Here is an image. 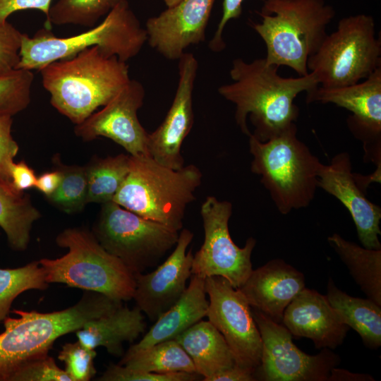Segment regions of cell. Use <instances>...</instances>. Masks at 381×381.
Wrapping results in <instances>:
<instances>
[{
	"mask_svg": "<svg viewBox=\"0 0 381 381\" xmlns=\"http://www.w3.org/2000/svg\"><path fill=\"white\" fill-rule=\"evenodd\" d=\"M278 68L268 64L265 58L251 62L235 59L229 71L233 82L218 88L219 94L235 105L236 123L242 133L248 137L252 134L262 142L296 123L299 109L295 98L319 86L310 73L284 78L278 73Z\"/></svg>",
	"mask_w": 381,
	"mask_h": 381,
	"instance_id": "6da1fadb",
	"label": "cell"
},
{
	"mask_svg": "<svg viewBox=\"0 0 381 381\" xmlns=\"http://www.w3.org/2000/svg\"><path fill=\"white\" fill-rule=\"evenodd\" d=\"M39 71L51 104L75 125L106 105L131 80L126 62L107 56L97 46Z\"/></svg>",
	"mask_w": 381,
	"mask_h": 381,
	"instance_id": "7a4b0ae2",
	"label": "cell"
},
{
	"mask_svg": "<svg viewBox=\"0 0 381 381\" xmlns=\"http://www.w3.org/2000/svg\"><path fill=\"white\" fill-rule=\"evenodd\" d=\"M122 302L85 291L75 305L62 310H13L18 318L7 316L3 321L5 330L0 334V381H10L24 361L49 352L58 338L80 329L91 319L114 310Z\"/></svg>",
	"mask_w": 381,
	"mask_h": 381,
	"instance_id": "3957f363",
	"label": "cell"
},
{
	"mask_svg": "<svg viewBox=\"0 0 381 381\" xmlns=\"http://www.w3.org/2000/svg\"><path fill=\"white\" fill-rule=\"evenodd\" d=\"M258 14L261 22L250 26L265 44L266 62L307 75L308 59L326 37L334 8L325 0H266Z\"/></svg>",
	"mask_w": 381,
	"mask_h": 381,
	"instance_id": "277c9868",
	"label": "cell"
},
{
	"mask_svg": "<svg viewBox=\"0 0 381 381\" xmlns=\"http://www.w3.org/2000/svg\"><path fill=\"white\" fill-rule=\"evenodd\" d=\"M202 174L194 164L173 169L147 155H130L128 174L113 201L145 219L179 231Z\"/></svg>",
	"mask_w": 381,
	"mask_h": 381,
	"instance_id": "5b68a950",
	"label": "cell"
},
{
	"mask_svg": "<svg viewBox=\"0 0 381 381\" xmlns=\"http://www.w3.org/2000/svg\"><path fill=\"white\" fill-rule=\"evenodd\" d=\"M145 42V29L128 2L119 0L98 25L79 35L59 37L47 29L32 37L23 33L16 69L40 71L52 62L73 56L95 46L107 56H115L126 62L139 54Z\"/></svg>",
	"mask_w": 381,
	"mask_h": 381,
	"instance_id": "8992f818",
	"label": "cell"
},
{
	"mask_svg": "<svg viewBox=\"0 0 381 381\" xmlns=\"http://www.w3.org/2000/svg\"><path fill=\"white\" fill-rule=\"evenodd\" d=\"M296 133L294 123L265 142L252 134L248 137L253 156L250 170L260 176L261 183L282 214L307 207L318 188L321 162Z\"/></svg>",
	"mask_w": 381,
	"mask_h": 381,
	"instance_id": "52a82bcc",
	"label": "cell"
},
{
	"mask_svg": "<svg viewBox=\"0 0 381 381\" xmlns=\"http://www.w3.org/2000/svg\"><path fill=\"white\" fill-rule=\"evenodd\" d=\"M56 243L68 252L59 258L39 260L47 283H61L121 301L132 299L135 276L100 245L92 231L82 227L66 229Z\"/></svg>",
	"mask_w": 381,
	"mask_h": 381,
	"instance_id": "ba28073f",
	"label": "cell"
},
{
	"mask_svg": "<svg viewBox=\"0 0 381 381\" xmlns=\"http://www.w3.org/2000/svg\"><path fill=\"white\" fill-rule=\"evenodd\" d=\"M380 66V37L374 18L365 13L341 18L307 62L308 73L325 88L356 84Z\"/></svg>",
	"mask_w": 381,
	"mask_h": 381,
	"instance_id": "9c48e42d",
	"label": "cell"
},
{
	"mask_svg": "<svg viewBox=\"0 0 381 381\" xmlns=\"http://www.w3.org/2000/svg\"><path fill=\"white\" fill-rule=\"evenodd\" d=\"M92 232L100 245L135 276L156 265L175 246L179 234L113 200L102 204Z\"/></svg>",
	"mask_w": 381,
	"mask_h": 381,
	"instance_id": "30bf717a",
	"label": "cell"
},
{
	"mask_svg": "<svg viewBox=\"0 0 381 381\" xmlns=\"http://www.w3.org/2000/svg\"><path fill=\"white\" fill-rule=\"evenodd\" d=\"M232 204L207 196L200 207L205 238L193 255L191 272L205 278L220 276L236 289L240 288L253 271L251 255L256 240L250 237L245 246H236L229 234Z\"/></svg>",
	"mask_w": 381,
	"mask_h": 381,
	"instance_id": "8fae6325",
	"label": "cell"
},
{
	"mask_svg": "<svg viewBox=\"0 0 381 381\" xmlns=\"http://www.w3.org/2000/svg\"><path fill=\"white\" fill-rule=\"evenodd\" d=\"M251 311L262 344L260 364L254 373L256 380L328 381L331 370L340 363L338 354L325 348L308 355L294 344L282 324L255 308Z\"/></svg>",
	"mask_w": 381,
	"mask_h": 381,
	"instance_id": "7c38bea8",
	"label": "cell"
},
{
	"mask_svg": "<svg viewBox=\"0 0 381 381\" xmlns=\"http://www.w3.org/2000/svg\"><path fill=\"white\" fill-rule=\"evenodd\" d=\"M205 291L208 321L224 337L236 363L255 373L260 364L262 344L251 307L241 291L222 277H206Z\"/></svg>",
	"mask_w": 381,
	"mask_h": 381,
	"instance_id": "4fadbf2b",
	"label": "cell"
},
{
	"mask_svg": "<svg viewBox=\"0 0 381 381\" xmlns=\"http://www.w3.org/2000/svg\"><path fill=\"white\" fill-rule=\"evenodd\" d=\"M308 103H332L351 112L347 126L363 143L364 159L376 165L381 176V66L362 82L332 88L318 87L307 94Z\"/></svg>",
	"mask_w": 381,
	"mask_h": 381,
	"instance_id": "5bb4252c",
	"label": "cell"
},
{
	"mask_svg": "<svg viewBox=\"0 0 381 381\" xmlns=\"http://www.w3.org/2000/svg\"><path fill=\"white\" fill-rule=\"evenodd\" d=\"M145 96L142 83L131 79L101 110L75 125V135L85 141L106 137L123 147L130 155L149 156L148 133L137 115Z\"/></svg>",
	"mask_w": 381,
	"mask_h": 381,
	"instance_id": "9a60e30c",
	"label": "cell"
},
{
	"mask_svg": "<svg viewBox=\"0 0 381 381\" xmlns=\"http://www.w3.org/2000/svg\"><path fill=\"white\" fill-rule=\"evenodd\" d=\"M179 61V81L172 104L159 126L148 133L147 142L148 155L173 169L184 166L181 146L193 124V91L198 68L191 53L185 52Z\"/></svg>",
	"mask_w": 381,
	"mask_h": 381,
	"instance_id": "2e32d148",
	"label": "cell"
},
{
	"mask_svg": "<svg viewBox=\"0 0 381 381\" xmlns=\"http://www.w3.org/2000/svg\"><path fill=\"white\" fill-rule=\"evenodd\" d=\"M359 175L352 171L349 154L342 152L334 156L329 164L321 163L318 186L335 197L348 210L363 247L381 249V208L366 198L367 188L361 182Z\"/></svg>",
	"mask_w": 381,
	"mask_h": 381,
	"instance_id": "e0dca14e",
	"label": "cell"
},
{
	"mask_svg": "<svg viewBox=\"0 0 381 381\" xmlns=\"http://www.w3.org/2000/svg\"><path fill=\"white\" fill-rule=\"evenodd\" d=\"M193 234L184 229L179 232L174 250L153 272L135 276L132 299L150 320L155 322L182 296L191 277L192 250L186 252Z\"/></svg>",
	"mask_w": 381,
	"mask_h": 381,
	"instance_id": "ac0fdd59",
	"label": "cell"
},
{
	"mask_svg": "<svg viewBox=\"0 0 381 381\" xmlns=\"http://www.w3.org/2000/svg\"><path fill=\"white\" fill-rule=\"evenodd\" d=\"M215 0H181L147 19V42L168 60H177L191 45L205 41Z\"/></svg>",
	"mask_w": 381,
	"mask_h": 381,
	"instance_id": "d6986e66",
	"label": "cell"
},
{
	"mask_svg": "<svg viewBox=\"0 0 381 381\" xmlns=\"http://www.w3.org/2000/svg\"><path fill=\"white\" fill-rule=\"evenodd\" d=\"M282 324L292 336L312 340L317 349H336L349 330L326 296L307 288L286 307Z\"/></svg>",
	"mask_w": 381,
	"mask_h": 381,
	"instance_id": "ffe728a7",
	"label": "cell"
},
{
	"mask_svg": "<svg viewBox=\"0 0 381 381\" xmlns=\"http://www.w3.org/2000/svg\"><path fill=\"white\" fill-rule=\"evenodd\" d=\"M304 288V274L277 258L253 270L238 289L251 308L282 324L285 309Z\"/></svg>",
	"mask_w": 381,
	"mask_h": 381,
	"instance_id": "44dd1931",
	"label": "cell"
},
{
	"mask_svg": "<svg viewBox=\"0 0 381 381\" xmlns=\"http://www.w3.org/2000/svg\"><path fill=\"white\" fill-rule=\"evenodd\" d=\"M146 322L136 306L129 308L121 305L114 310L91 319L76 330L78 340L87 348L102 346L113 356L124 354L125 342H133L144 332Z\"/></svg>",
	"mask_w": 381,
	"mask_h": 381,
	"instance_id": "7402d4cb",
	"label": "cell"
},
{
	"mask_svg": "<svg viewBox=\"0 0 381 381\" xmlns=\"http://www.w3.org/2000/svg\"><path fill=\"white\" fill-rule=\"evenodd\" d=\"M205 278L192 274L190 282L180 298L164 313L131 349H144L175 339L206 316L209 301L206 297Z\"/></svg>",
	"mask_w": 381,
	"mask_h": 381,
	"instance_id": "603a6c76",
	"label": "cell"
},
{
	"mask_svg": "<svg viewBox=\"0 0 381 381\" xmlns=\"http://www.w3.org/2000/svg\"><path fill=\"white\" fill-rule=\"evenodd\" d=\"M175 339L191 358L202 381L236 364L224 337L209 321L201 320Z\"/></svg>",
	"mask_w": 381,
	"mask_h": 381,
	"instance_id": "cb8c5ba5",
	"label": "cell"
},
{
	"mask_svg": "<svg viewBox=\"0 0 381 381\" xmlns=\"http://www.w3.org/2000/svg\"><path fill=\"white\" fill-rule=\"evenodd\" d=\"M325 296L343 323L360 335L366 347L375 350L381 346V306L368 298L349 296L338 289L332 278Z\"/></svg>",
	"mask_w": 381,
	"mask_h": 381,
	"instance_id": "d4e9b609",
	"label": "cell"
},
{
	"mask_svg": "<svg viewBox=\"0 0 381 381\" xmlns=\"http://www.w3.org/2000/svg\"><path fill=\"white\" fill-rule=\"evenodd\" d=\"M327 241L368 298L381 306V249L361 247L336 233Z\"/></svg>",
	"mask_w": 381,
	"mask_h": 381,
	"instance_id": "484cf974",
	"label": "cell"
},
{
	"mask_svg": "<svg viewBox=\"0 0 381 381\" xmlns=\"http://www.w3.org/2000/svg\"><path fill=\"white\" fill-rule=\"evenodd\" d=\"M40 217L28 195L0 186V227L13 250L27 249L32 226Z\"/></svg>",
	"mask_w": 381,
	"mask_h": 381,
	"instance_id": "4316f807",
	"label": "cell"
},
{
	"mask_svg": "<svg viewBox=\"0 0 381 381\" xmlns=\"http://www.w3.org/2000/svg\"><path fill=\"white\" fill-rule=\"evenodd\" d=\"M119 364L133 370L157 373H196L191 358L175 339L144 349H128Z\"/></svg>",
	"mask_w": 381,
	"mask_h": 381,
	"instance_id": "83f0119b",
	"label": "cell"
},
{
	"mask_svg": "<svg viewBox=\"0 0 381 381\" xmlns=\"http://www.w3.org/2000/svg\"><path fill=\"white\" fill-rule=\"evenodd\" d=\"M87 179V203L111 201L126 179L130 155L94 157L85 166Z\"/></svg>",
	"mask_w": 381,
	"mask_h": 381,
	"instance_id": "f1b7e54d",
	"label": "cell"
},
{
	"mask_svg": "<svg viewBox=\"0 0 381 381\" xmlns=\"http://www.w3.org/2000/svg\"><path fill=\"white\" fill-rule=\"evenodd\" d=\"M46 281L39 261L17 268H0V323L8 316L14 300L28 290H45Z\"/></svg>",
	"mask_w": 381,
	"mask_h": 381,
	"instance_id": "f546056e",
	"label": "cell"
},
{
	"mask_svg": "<svg viewBox=\"0 0 381 381\" xmlns=\"http://www.w3.org/2000/svg\"><path fill=\"white\" fill-rule=\"evenodd\" d=\"M62 179L56 190L47 197L49 202L67 214L82 211L87 203V179L85 166L66 165L59 157H54Z\"/></svg>",
	"mask_w": 381,
	"mask_h": 381,
	"instance_id": "4dcf8cb0",
	"label": "cell"
},
{
	"mask_svg": "<svg viewBox=\"0 0 381 381\" xmlns=\"http://www.w3.org/2000/svg\"><path fill=\"white\" fill-rule=\"evenodd\" d=\"M111 8L107 0H58L50 6L45 26L47 30L52 25L92 28Z\"/></svg>",
	"mask_w": 381,
	"mask_h": 381,
	"instance_id": "1f68e13d",
	"label": "cell"
},
{
	"mask_svg": "<svg viewBox=\"0 0 381 381\" xmlns=\"http://www.w3.org/2000/svg\"><path fill=\"white\" fill-rule=\"evenodd\" d=\"M34 80L32 71L14 69L0 75V116L25 110L31 101Z\"/></svg>",
	"mask_w": 381,
	"mask_h": 381,
	"instance_id": "d6a6232c",
	"label": "cell"
},
{
	"mask_svg": "<svg viewBox=\"0 0 381 381\" xmlns=\"http://www.w3.org/2000/svg\"><path fill=\"white\" fill-rule=\"evenodd\" d=\"M95 349H90L78 340L65 343L58 354V359L65 365V371L72 381H89L96 374Z\"/></svg>",
	"mask_w": 381,
	"mask_h": 381,
	"instance_id": "836d02e7",
	"label": "cell"
},
{
	"mask_svg": "<svg viewBox=\"0 0 381 381\" xmlns=\"http://www.w3.org/2000/svg\"><path fill=\"white\" fill-rule=\"evenodd\" d=\"M10 381H72L49 352L37 354L21 363Z\"/></svg>",
	"mask_w": 381,
	"mask_h": 381,
	"instance_id": "e575fe53",
	"label": "cell"
},
{
	"mask_svg": "<svg viewBox=\"0 0 381 381\" xmlns=\"http://www.w3.org/2000/svg\"><path fill=\"white\" fill-rule=\"evenodd\" d=\"M202 378L197 373H157L133 370L120 364L110 363L99 381H195Z\"/></svg>",
	"mask_w": 381,
	"mask_h": 381,
	"instance_id": "d590c367",
	"label": "cell"
},
{
	"mask_svg": "<svg viewBox=\"0 0 381 381\" xmlns=\"http://www.w3.org/2000/svg\"><path fill=\"white\" fill-rule=\"evenodd\" d=\"M12 116H0V186L18 192L13 186L10 167L19 147L11 135Z\"/></svg>",
	"mask_w": 381,
	"mask_h": 381,
	"instance_id": "8d00e7d4",
	"label": "cell"
},
{
	"mask_svg": "<svg viewBox=\"0 0 381 381\" xmlns=\"http://www.w3.org/2000/svg\"><path fill=\"white\" fill-rule=\"evenodd\" d=\"M22 34L8 21L0 24V75L16 69L20 60Z\"/></svg>",
	"mask_w": 381,
	"mask_h": 381,
	"instance_id": "74e56055",
	"label": "cell"
},
{
	"mask_svg": "<svg viewBox=\"0 0 381 381\" xmlns=\"http://www.w3.org/2000/svg\"><path fill=\"white\" fill-rule=\"evenodd\" d=\"M244 0H223L222 16L217 25L214 35L210 41L209 47L214 52H220L225 49L226 44L222 34L227 23L238 18L242 13V4ZM262 2L266 0H261Z\"/></svg>",
	"mask_w": 381,
	"mask_h": 381,
	"instance_id": "f35d334b",
	"label": "cell"
},
{
	"mask_svg": "<svg viewBox=\"0 0 381 381\" xmlns=\"http://www.w3.org/2000/svg\"><path fill=\"white\" fill-rule=\"evenodd\" d=\"M52 0H0V24H4L13 13L28 9H35L42 12L46 20Z\"/></svg>",
	"mask_w": 381,
	"mask_h": 381,
	"instance_id": "ab89813d",
	"label": "cell"
},
{
	"mask_svg": "<svg viewBox=\"0 0 381 381\" xmlns=\"http://www.w3.org/2000/svg\"><path fill=\"white\" fill-rule=\"evenodd\" d=\"M10 176L13 186L19 193L35 187L37 176L25 162H13L10 167Z\"/></svg>",
	"mask_w": 381,
	"mask_h": 381,
	"instance_id": "60d3db41",
	"label": "cell"
},
{
	"mask_svg": "<svg viewBox=\"0 0 381 381\" xmlns=\"http://www.w3.org/2000/svg\"><path fill=\"white\" fill-rule=\"evenodd\" d=\"M254 372L237 364L223 370L209 377L206 381H253Z\"/></svg>",
	"mask_w": 381,
	"mask_h": 381,
	"instance_id": "b9f144b4",
	"label": "cell"
},
{
	"mask_svg": "<svg viewBox=\"0 0 381 381\" xmlns=\"http://www.w3.org/2000/svg\"><path fill=\"white\" fill-rule=\"evenodd\" d=\"M61 179L62 174L61 171L56 168L55 170L43 173L37 177L35 188L47 198L56 190Z\"/></svg>",
	"mask_w": 381,
	"mask_h": 381,
	"instance_id": "7bdbcfd3",
	"label": "cell"
},
{
	"mask_svg": "<svg viewBox=\"0 0 381 381\" xmlns=\"http://www.w3.org/2000/svg\"><path fill=\"white\" fill-rule=\"evenodd\" d=\"M373 377L368 374L354 373L337 367L330 373L328 381H373Z\"/></svg>",
	"mask_w": 381,
	"mask_h": 381,
	"instance_id": "ee69618b",
	"label": "cell"
},
{
	"mask_svg": "<svg viewBox=\"0 0 381 381\" xmlns=\"http://www.w3.org/2000/svg\"><path fill=\"white\" fill-rule=\"evenodd\" d=\"M181 0H163L167 7L172 6L177 4Z\"/></svg>",
	"mask_w": 381,
	"mask_h": 381,
	"instance_id": "f6af8a7d",
	"label": "cell"
},
{
	"mask_svg": "<svg viewBox=\"0 0 381 381\" xmlns=\"http://www.w3.org/2000/svg\"><path fill=\"white\" fill-rule=\"evenodd\" d=\"M119 0H107L108 3L112 7L114 6Z\"/></svg>",
	"mask_w": 381,
	"mask_h": 381,
	"instance_id": "bcb514c9",
	"label": "cell"
}]
</instances>
